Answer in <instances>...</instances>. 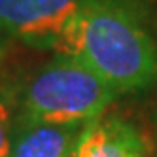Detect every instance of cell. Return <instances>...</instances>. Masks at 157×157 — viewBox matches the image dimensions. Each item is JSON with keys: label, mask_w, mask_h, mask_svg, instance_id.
<instances>
[{"label": "cell", "mask_w": 157, "mask_h": 157, "mask_svg": "<svg viewBox=\"0 0 157 157\" xmlns=\"http://www.w3.org/2000/svg\"><path fill=\"white\" fill-rule=\"evenodd\" d=\"M57 53L78 59L117 95L157 82V44L123 0H85Z\"/></svg>", "instance_id": "1"}, {"label": "cell", "mask_w": 157, "mask_h": 157, "mask_svg": "<svg viewBox=\"0 0 157 157\" xmlns=\"http://www.w3.org/2000/svg\"><path fill=\"white\" fill-rule=\"evenodd\" d=\"M117 93L78 59L59 53L21 91V116L61 125H87L104 116Z\"/></svg>", "instance_id": "2"}, {"label": "cell", "mask_w": 157, "mask_h": 157, "mask_svg": "<svg viewBox=\"0 0 157 157\" xmlns=\"http://www.w3.org/2000/svg\"><path fill=\"white\" fill-rule=\"evenodd\" d=\"M85 0H0V30L34 49L59 51Z\"/></svg>", "instance_id": "3"}, {"label": "cell", "mask_w": 157, "mask_h": 157, "mask_svg": "<svg viewBox=\"0 0 157 157\" xmlns=\"http://www.w3.org/2000/svg\"><path fill=\"white\" fill-rule=\"evenodd\" d=\"M85 125H61L15 116L10 157H76Z\"/></svg>", "instance_id": "4"}, {"label": "cell", "mask_w": 157, "mask_h": 157, "mask_svg": "<svg viewBox=\"0 0 157 157\" xmlns=\"http://www.w3.org/2000/svg\"><path fill=\"white\" fill-rule=\"evenodd\" d=\"M142 131L121 116H100L87 123L76 157H150Z\"/></svg>", "instance_id": "5"}, {"label": "cell", "mask_w": 157, "mask_h": 157, "mask_svg": "<svg viewBox=\"0 0 157 157\" xmlns=\"http://www.w3.org/2000/svg\"><path fill=\"white\" fill-rule=\"evenodd\" d=\"M15 91L0 83V157H10V138H12V127L15 119Z\"/></svg>", "instance_id": "6"}, {"label": "cell", "mask_w": 157, "mask_h": 157, "mask_svg": "<svg viewBox=\"0 0 157 157\" xmlns=\"http://www.w3.org/2000/svg\"><path fill=\"white\" fill-rule=\"evenodd\" d=\"M8 42H10V38L4 34L2 30H0V66H2V63H4V59H6V51H8Z\"/></svg>", "instance_id": "7"}]
</instances>
